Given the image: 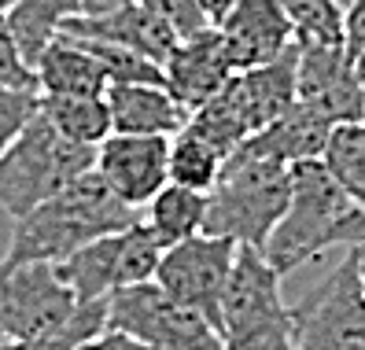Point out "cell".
<instances>
[{
  "mask_svg": "<svg viewBox=\"0 0 365 350\" xmlns=\"http://www.w3.org/2000/svg\"><path fill=\"white\" fill-rule=\"evenodd\" d=\"M232 59L222 45V34L207 26L192 37H181L178 48L163 59V85L170 89L185 111H200V107L218 96L232 81Z\"/></svg>",
  "mask_w": 365,
  "mask_h": 350,
  "instance_id": "cell-13",
  "label": "cell"
},
{
  "mask_svg": "<svg viewBox=\"0 0 365 350\" xmlns=\"http://www.w3.org/2000/svg\"><path fill=\"white\" fill-rule=\"evenodd\" d=\"M59 34L85 37V41H103V45H118V48H133L148 59H155L159 67L181 41L178 30L170 23H163V19L152 8H144L140 0L130 8L111 11V15H78Z\"/></svg>",
  "mask_w": 365,
  "mask_h": 350,
  "instance_id": "cell-15",
  "label": "cell"
},
{
  "mask_svg": "<svg viewBox=\"0 0 365 350\" xmlns=\"http://www.w3.org/2000/svg\"><path fill=\"white\" fill-rule=\"evenodd\" d=\"M295 41H343V8L336 0H281Z\"/></svg>",
  "mask_w": 365,
  "mask_h": 350,
  "instance_id": "cell-27",
  "label": "cell"
},
{
  "mask_svg": "<svg viewBox=\"0 0 365 350\" xmlns=\"http://www.w3.org/2000/svg\"><path fill=\"white\" fill-rule=\"evenodd\" d=\"M93 170L125 207L144 210L170 185V137L111 133L96 148Z\"/></svg>",
  "mask_w": 365,
  "mask_h": 350,
  "instance_id": "cell-12",
  "label": "cell"
},
{
  "mask_svg": "<svg viewBox=\"0 0 365 350\" xmlns=\"http://www.w3.org/2000/svg\"><path fill=\"white\" fill-rule=\"evenodd\" d=\"M225 166V155L203 137H196L185 125L178 137H170V185H181L192 192H210L218 173Z\"/></svg>",
  "mask_w": 365,
  "mask_h": 350,
  "instance_id": "cell-23",
  "label": "cell"
},
{
  "mask_svg": "<svg viewBox=\"0 0 365 350\" xmlns=\"http://www.w3.org/2000/svg\"><path fill=\"white\" fill-rule=\"evenodd\" d=\"M329 137H332V125L321 115H314L310 107L295 103L292 111H284L277 122H269L262 133H255L244 144L292 170L299 163H321V155L329 148Z\"/></svg>",
  "mask_w": 365,
  "mask_h": 350,
  "instance_id": "cell-19",
  "label": "cell"
},
{
  "mask_svg": "<svg viewBox=\"0 0 365 350\" xmlns=\"http://www.w3.org/2000/svg\"><path fill=\"white\" fill-rule=\"evenodd\" d=\"M196 4H200V15L207 19V26L218 30V26L225 23V15L240 4V0H196Z\"/></svg>",
  "mask_w": 365,
  "mask_h": 350,
  "instance_id": "cell-33",
  "label": "cell"
},
{
  "mask_svg": "<svg viewBox=\"0 0 365 350\" xmlns=\"http://www.w3.org/2000/svg\"><path fill=\"white\" fill-rule=\"evenodd\" d=\"M292 314L299 350H365V284L351 247Z\"/></svg>",
  "mask_w": 365,
  "mask_h": 350,
  "instance_id": "cell-8",
  "label": "cell"
},
{
  "mask_svg": "<svg viewBox=\"0 0 365 350\" xmlns=\"http://www.w3.org/2000/svg\"><path fill=\"white\" fill-rule=\"evenodd\" d=\"M96 166V148L63 140L56 129L37 115L23 133L0 151V210L11 222L26 217L41 203L59 195L71 181Z\"/></svg>",
  "mask_w": 365,
  "mask_h": 350,
  "instance_id": "cell-4",
  "label": "cell"
},
{
  "mask_svg": "<svg viewBox=\"0 0 365 350\" xmlns=\"http://www.w3.org/2000/svg\"><path fill=\"white\" fill-rule=\"evenodd\" d=\"M361 122H365V118H361Z\"/></svg>",
  "mask_w": 365,
  "mask_h": 350,
  "instance_id": "cell-38",
  "label": "cell"
},
{
  "mask_svg": "<svg viewBox=\"0 0 365 350\" xmlns=\"http://www.w3.org/2000/svg\"><path fill=\"white\" fill-rule=\"evenodd\" d=\"M159 262H163L159 240L148 232L144 222H133L130 229L100 236L89 247L74 251L67 262H59L56 273L74 292L78 302H100L122 288L152 284Z\"/></svg>",
  "mask_w": 365,
  "mask_h": 350,
  "instance_id": "cell-6",
  "label": "cell"
},
{
  "mask_svg": "<svg viewBox=\"0 0 365 350\" xmlns=\"http://www.w3.org/2000/svg\"><path fill=\"white\" fill-rule=\"evenodd\" d=\"M41 115L63 140L100 148L111 137V111L103 96H41Z\"/></svg>",
  "mask_w": 365,
  "mask_h": 350,
  "instance_id": "cell-22",
  "label": "cell"
},
{
  "mask_svg": "<svg viewBox=\"0 0 365 350\" xmlns=\"http://www.w3.org/2000/svg\"><path fill=\"white\" fill-rule=\"evenodd\" d=\"M144 8H152L163 23H170L178 30V37H192L207 30V19L200 15V4L196 0H140Z\"/></svg>",
  "mask_w": 365,
  "mask_h": 350,
  "instance_id": "cell-29",
  "label": "cell"
},
{
  "mask_svg": "<svg viewBox=\"0 0 365 350\" xmlns=\"http://www.w3.org/2000/svg\"><path fill=\"white\" fill-rule=\"evenodd\" d=\"M4 343H8V336H4V332H0V346H4Z\"/></svg>",
  "mask_w": 365,
  "mask_h": 350,
  "instance_id": "cell-37",
  "label": "cell"
},
{
  "mask_svg": "<svg viewBox=\"0 0 365 350\" xmlns=\"http://www.w3.org/2000/svg\"><path fill=\"white\" fill-rule=\"evenodd\" d=\"M140 222L159 240V247H178L200 236L207 225V192H192L181 185H166L152 203L140 210Z\"/></svg>",
  "mask_w": 365,
  "mask_h": 350,
  "instance_id": "cell-21",
  "label": "cell"
},
{
  "mask_svg": "<svg viewBox=\"0 0 365 350\" xmlns=\"http://www.w3.org/2000/svg\"><path fill=\"white\" fill-rule=\"evenodd\" d=\"M81 8H85V0H15L11 4L8 30L30 71H34L37 56L59 37V30L81 15Z\"/></svg>",
  "mask_w": 365,
  "mask_h": 350,
  "instance_id": "cell-20",
  "label": "cell"
},
{
  "mask_svg": "<svg viewBox=\"0 0 365 350\" xmlns=\"http://www.w3.org/2000/svg\"><path fill=\"white\" fill-rule=\"evenodd\" d=\"M133 222H140V210L125 207L103 185L100 173L89 170L78 181H71L59 195H52L48 203H41L26 217H19L11 229L8 254L0 262H8V266H19V262H48V266H59L74 251L89 247L93 240L122 232Z\"/></svg>",
  "mask_w": 365,
  "mask_h": 350,
  "instance_id": "cell-1",
  "label": "cell"
},
{
  "mask_svg": "<svg viewBox=\"0 0 365 350\" xmlns=\"http://www.w3.org/2000/svg\"><path fill=\"white\" fill-rule=\"evenodd\" d=\"M288 200H292V170L240 144L225 159L214 188L207 192L203 232L262 251L269 232L284 217Z\"/></svg>",
  "mask_w": 365,
  "mask_h": 350,
  "instance_id": "cell-3",
  "label": "cell"
},
{
  "mask_svg": "<svg viewBox=\"0 0 365 350\" xmlns=\"http://www.w3.org/2000/svg\"><path fill=\"white\" fill-rule=\"evenodd\" d=\"M336 4H339V8H347V4H351V0H336Z\"/></svg>",
  "mask_w": 365,
  "mask_h": 350,
  "instance_id": "cell-36",
  "label": "cell"
},
{
  "mask_svg": "<svg viewBox=\"0 0 365 350\" xmlns=\"http://www.w3.org/2000/svg\"><path fill=\"white\" fill-rule=\"evenodd\" d=\"M299 71L295 89L299 103L321 115L332 129L354 125L365 118V89L354 71V56L343 41H295Z\"/></svg>",
  "mask_w": 365,
  "mask_h": 350,
  "instance_id": "cell-11",
  "label": "cell"
},
{
  "mask_svg": "<svg viewBox=\"0 0 365 350\" xmlns=\"http://www.w3.org/2000/svg\"><path fill=\"white\" fill-rule=\"evenodd\" d=\"M74 292L48 262H0V332L8 339H37L67 324Z\"/></svg>",
  "mask_w": 365,
  "mask_h": 350,
  "instance_id": "cell-10",
  "label": "cell"
},
{
  "mask_svg": "<svg viewBox=\"0 0 365 350\" xmlns=\"http://www.w3.org/2000/svg\"><path fill=\"white\" fill-rule=\"evenodd\" d=\"M365 240V210L336 185L325 163L292 166V200L269 232L262 258L277 277L295 273L332 247H354Z\"/></svg>",
  "mask_w": 365,
  "mask_h": 350,
  "instance_id": "cell-2",
  "label": "cell"
},
{
  "mask_svg": "<svg viewBox=\"0 0 365 350\" xmlns=\"http://www.w3.org/2000/svg\"><path fill=\"white\" fill-rule=\"evenodd\" d=\"M107 328L130 336L144 350H225L214 324L178 306L155 280L107 299Z\"/></svg>",
  "mask_w": 365,
  "mask_h": 350,
  "instance_id": "cell-7",
  "label": "cell"
},
{
  "mask_svg": "<svg viewBox=\"0 0 365 350\" xmlns=\"http://www.w3.org/2000/svg\"><path fill=\"white\" fill-rule=\"evenodd\" d=\"M0 85H34V71L23 63L8 30V11H0Z\"/></svg>",
  "mask_w": 365,
  "mask_h": 350,
  "instance_id": "cell-30",
  "label": "cell"
},
{
  "mask_svg": "<svg viewBox=\"0 0 365 350\" xmlns=\"http://www.w3.org/2000/svg\"><path fill=\"white\" fill-rule=\"evenodd\" d=\"M78 350H144L140 343H133L130 336H122V332H111L107 328L103 336H96V339H89L85 346H78Z\"/></svg>",
  "mask_w": 365,
  "mask_h": 350,
  "instance_id": "cell-32",
  "label": "cell"
},
{
  "mask_svg": "<svg viewBox=\"0 0 365 350\" xmlns=\"http://www.w3.org/2000/svg\"><path fill=\"white\" fill-rule=\"evenodd\" d=\"M240 244L225 236H192L178 247H166L163 262L155 269V284L185 310L200 314L207 324H214L218 332V317H222V295L225 284L232 277V262Z\"/></svg>",
  "mask_w": 365,
  "mask_h": 350,
  "instance_id": "cell-9",
  "label": "cell"
},
{
  "mask_svg": "<svg viewBox=\"0 0 365 350\" xmlns=\"http://www.w3.org/2000/svg\"><path fill=\"white\" fill-rule=\"evenodd\" d=\"M321 163L336 177V185L365 210V122L336 125Z\"/></svg>",
  "mask_w": 365,
  "mask_h": 350,
  "instance_id": "cell-24",
  "label": "cell"
},
{
  "mask_svg": "<svg viewBox=\"0 0 365 350\" xmlns=\"http://www.w3.org/2000/svg\"><path fill=\"white\" fill-rule=\"evenodd\" d=\"M34 85L41 96H103L107 74L100 63L85 52L78 37L59 34L34 63Z\"/></svg>",
  "mask_w": 365,
  "mask_h": 350,
  "instance_id": "cell-18",
  "label": "cell"
},
{
  "mask_svg": "<svg viewBox=\"0 0 365 350\" xmlns=\"http://www.w3.org/2000/svg\"><path fill=\"white\" fill-rule=\"evenodd\" d=\"M11 4H15V0H0V11H11Z\"/></svg>",
  "mask_w": 365,
  "mask_h": 350,
  "instance_id": "cell-35",
  "label": "cell"
},
{
  "mask_svg": "<svg viewBox=\"0 0 365 350\" xmlns=\"http://www.w3.org/2000/svg\"><path fill=\"white\" fill-rule=\"evenodd\" d=\"M295 71H299V45H292L281 59L262 63V67H251L232 74L229 89L240 103V111L251 125V137L262 133L269 122H277L284 111L299 103V89H295Z\"/></svg>",
  "mask_w": 365,
  "mask_h": 350,
  "instance_id": "cell-16",
  "label": "cell"
},
{
  "mask_svg": "<svg viewBox=\"0 0 365 350\" xmlns=\"http://www.w3.org/2000/svg\"><path fill=\"white\" fill-rule=\"evenodd\" d=\"M71 37V34H67ZM85 52H89L111 85H163V67L155 59H148L133 48H118V45H103V41H85L78 37Z\"/></svg>",
  "mask_w": 365,
  "mask_h": 350,
  "instance_id": "cell-26",
  "label": "cell"
},
{
  "mask_svg": "<svg viewBox=\"0 0 365 350\" xmlns=\"http://www.w3.org/2000/svg\"><path fill=\"white\" fill-rule=\"evenodd\" d=\"M218 336L225 350H295V314L262 251L240 247L222 295Z\"/></svg>",
  "mask_w": 365,
  "mask_h": 350,
  "instance_id": "cell-5",
  "label": "cell"
},
{
  "mask_svg": "<svg viewBox=\"0 0 365 350\" xmlns=\"http://www.w3.org/2000/svg\"><path fill=\"white\" fill-rule=\"evenodd\" d=\"M218 34H222V45L232 59L236 74L281 59L295 45L292 15L284 11L281 0H240L225 15Z\"/></svg>",
  "mask_w": 365,
  "mask_h": 350,
  "instance_id": "cell-14",
  "label": "cell"
},
{
  "mask_svg": "<svg viewBox=\"0 0 365 350\" xmlns=\"http://www.w3.org/2000/svg\"><path fill=\"white\" fill-rule=\"evenodd\" d=\"M351 251H354V258H358V273H361V284H365V240H361V244H354Z\"/></svg>",
  "mask_w": 365,
  "mask_h": 350,
  "instance_id": "cell-34",
  "label": "cell"
},
{
  "mask_svg": "<svg viewBox=\"0 0 365 350\" xmlns=\"http://www.w3.org/2000/svg\"><path fill=\"white\" fill-rule=\"evenodd\" d=\"M107 332V299L100 302H78L67 324H59L56 332L37 336V339H8L0 350H78L89 339Z\"/></svg>",
  "mask_w": 365,
  "mask_h": 350,
  "instance_id": "cell-25",
  "label": "cell"
},
{
  "mask_svg": "<svg viewBox=\"0 0 365 350\" xmlns=\"http://www.w3.org/2000/svg\"><path fill=\"white\" fill-rule=\"evenodd\" d=\"M343 45L351 56L365 52V0H351L343 8Z\"/></svg>",
  "mask_w": 365,
  "mask_h": 350,
  "instance_id": "cell-31",
  "label": "cell"
},
{
  "mask_svg": "<svg viewBox=\"0 0 365 350\" xmlns=\"http://www.w3.org/2000/svg\"><path fill=\"white\" fill-rule=\"evenodd\" d=\"M295 350H299V346H295Z\"/></svg>",
  "mask_w": 365,
  "mask_h": 350,
  "instance_id": "cell-39",
  "label": "cell"
},
{
  "mask_svg": "<svg viewBox=\"0 0 365 350\" xmlns=\"http://www.w3.org/2000/svg\"><path fill=\"white\" fill-rule=\"evenodd\" d=\"M111 133L125 137H178L188 125V111L170 96L166 85H107Z\"/></svg>",
  "mask_w": 365,
  "mask_h": 350,
  "instance_id": "cell-17",
  "label": "cell"
},
{
  "mask_svg": "<svg viewBox=\"0 0 365 350\" xmlns=\"http://www.w3.org/2000/svg\"><path fill=\"white\" fill-rule=\"evenodd\" d=\"M41 115L37 85H0V151Z\"/></svg>",
  "mask_w": 365,
  "mask_h": 350,
  "instance_id": "cell-28",
  "label": "cell"
}]
</instances>
